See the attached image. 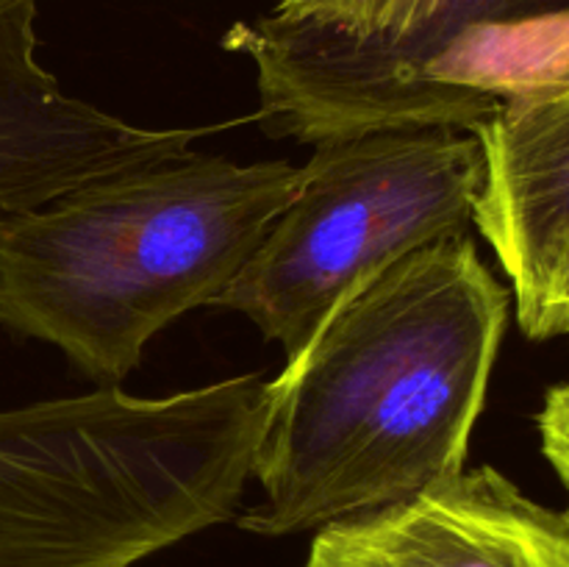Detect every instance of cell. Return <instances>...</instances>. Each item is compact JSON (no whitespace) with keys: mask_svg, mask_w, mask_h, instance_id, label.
<instances>
[{"mask_svg":"<svg viewBox=\"0 0 569 567\" xmlns=\"http://www.w3.org/2000/svg\"><path fill=\"white\" fill-rule=\"evenodd\" d=\"M315 148L295 198L214 304L248 315L287 361L378 272L467 233L487 176L476 133L450 128H378Z\"/></svg>","mask_w":569,"mask_h":567,"instance_id":"5b68a950","label":"cell"},{"mask_svg":"<svg viewBox=\"0 0 569 567\" xmlns=\"http://www.w3.org/2000/svg\"><path fill=\"white\" fill-rule=\"evenodd\" d=\"M520 328L531 339L569 337V228L550 259L537 309Z\"/></svg>","mask_w":569,"mask_h":567,"instance_id":"30bf717a","label":"cell"},{"mask_svg":"<svg viewBox=\"0 0 569 567\" xmlns=\"http://www.w3.org/2000/svg\"><path fill=\"white\" fill-rule=\"evenodd\" d=\"M509 322V292L470 233L403 256L350 292L264 384L239 528L320 531L465 470Z\"/></svg>","mask_w":569,"mask_h":567,"instance_id":"6da1fadb","label":"cell"},{"mask_svg":"<svg viewBox=\"0 0 569 567\" xmlns=\"http://www.w3.org/2000/svg\"><path fill=\"white\" fill-rule=\"evenodd\" d=\"M222 44L253 61L270 137L476 133L506 106L569 87V0H411L370 39L322 37L264 14L237 22Z\"/></svg>","mask_w":569,"mask_h":567,"instance_id":"277c9868","label":"cell"},{"mask_svg":"<svg viewBox=\"0 0 569 567\" xmlns=\"http://www.w3.org/2000/svg\"><path fill=\"white\" fill-rule=\"evenodd\" d=\"M476 139L487 176L472 222L515 287L522 326L569 228V87L506 106Z\"/></svg>","mask_w":569,"mask_h":567,"instance_id":"ba28073f","label":"cell"},{"mask_svg":"<svg viewBox=\"0 0 569 567\" xmlns=\"http://www.w3.org/2000/svg\"><path fill=\"white\" fill-rule=\"evenodd\" d=\"M300 178L183 150L0 217V326L120 387L161 328L217 304Z\"/></svg>","mask_w":569,"mask_h":567,"instance_id":"7a4b0ae2","label":"cell"},{"mask_svg":"<svg viewBox=\"0 0 569 567\" xmlns=\"http://www.w3.org/2000/svg\"><path fill=\"white\" fill-rule=\"evenodd\" d=\"M261 376L0 409V567H133L237 515Z\"/></svg>","mask_w":569,"mask_h":567,"instance_id":"3957f363","label":"cell"},{"mask_svg":"<svg viewBox=\"0 0 569 567\" xmlns=\"http://www.w3.org/2000/svg\"><path fill=\"white\" fill-rule=\"evenodd\" d=\"M39 0H0V217L183 153L206 131L142 128L78 100L37 59Z\"/></svg>","mask_w":569,"mask_h":567,"instance_id":"8992f818","label":"cell"},{"mask_svg":"<svg viewBox=\"0 0 569 567\" xmlns=\"http://www.w3.org/2000/svg\"><path fill=\"white\" fill-rule=\"evenodd\" d=\"M303 567H569V520L495 467L328 523Z\"/></svg>","mask_w":569,"mask_h":567,"instance_id":"52a82bcc","label":"cell"},{"mask_svg":"<svg viewBox=\"0 0 569 567\" xmlns=\"http://www.w3.org/2000/svg\"><path fill=\"white\" fill-rule=\"evenodd\" d=\"M411 0H278L267 14L289 28L337 39H370L387 33Z\"/></svg>","mask_w":569,"mask_h":567,"instance_id":"9c48e42d","label":"cell"},{"mask_svg":"<svg viewBox=\"0 0 569 567\" xmlns=\"http://www.w3.org/2000/svg\"><path fill=\"white\" fill-rule=\"evenodd\" d=\"M539 437H542V454L556 470L559 481L567 489V511L569 520V381L556 384L545 395V406L537 417Z\"/></svg>","mask_w":569,"mask_h":567,"instance_id":"8fae6325","label":"cell"}]
</instances>
